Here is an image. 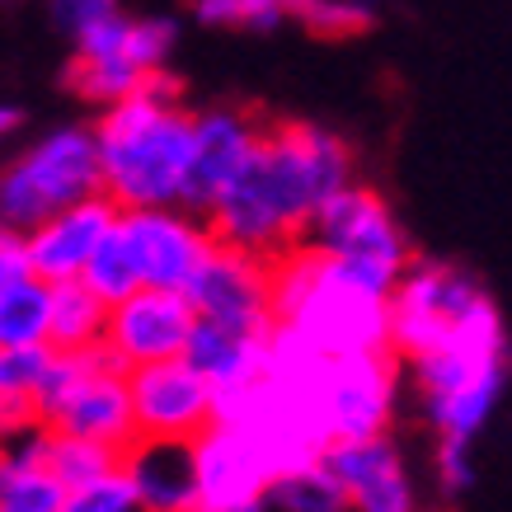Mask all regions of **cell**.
I'll list each match as a JSON object with an SVG mask.
<instances>
[{
    "instance_id": "6da1fadb",
    "label": "cell",
    "mask_w": 512,
    "mask_h": 512,
    "mask_svg": "<svg viewBox=\"0 0 512 512\" xmlns=\"http://www.w3.org/2000/svg\"><path fill=\"white\" fill-rule=\"evenodd\" d=\"M353 146L320 123H264L254 156L217 207L207 212V231L217 245L245 249L254 259H282L311 231L315 212L339 188L353 184Z\"/></svg>"
},
{
    "instance_id": "7a4b0ae2",
    "label": "cell",
    "mask_w": 512,
    "mask_h": 512,
    "mask_svg": "<svg viewBox=\"0 0 512 512\" xmlns=\"http://www.w3.org/2000/svg\"><path fill=\"white\" fill-rule=\"evenodd\" d=\"M90 132L94 160H99V193L118 212L179 207L188 141H193V109L132 94L99 113Z\"/></svg>"
},
{
    "instance_id": "3957f363",
    "label": "cell",
    "mask_w": 512,
    "mask_h": 512,
    "mask_svg": "<svg viewBox=\"0 0 512 512\" xmlns=\"http://www.w3.org/2000/svg\"><path fill=\"white\" fill-rule=\"evenodd\" d=\"M273 320L320 357L390 353V311L320 249L296 245L273 259Z\"/></svg>"
},
{
    "instance_id": "277c9868",
    "label": "cell",
    "mask_w": 512,
    "mask_h": 512,
    "mask_svg": "<svg viewBox=\"0 0 512 512\" xmlns=\"http://www.w3.org/2000/svg\"><path fill=\"white\" fill-rule=\"evenodd\" d=\"M390 353L414 362V357L442 353V348H466V343H508L503 339V315L498 301L456 264L414 259L390 287Z\"/></svg>"
},
{
    "instance_id": "5b68a950",
    "label": "cell",
    "mask_w": 512,
    "mask_h": 512,
    "mask_svg": "<svg viewBox=\"0 0 512 512\" xmlns=\"http://www.w3.org/2000/svg\"><path fill=\"white\" fill-rule=\"evenodd\" d=\"M301 245L320 249L329 264L348 273L357 287H367L372 296L390 301V287L400 282V273L414 264L409 235L395 221L390 202L367 184H348L315 212L311 231Z\"/></svg>"
},
{
    "instance_id": "8992f818",
    "label": "cell",
    "mask_w": 512,
    "mask_h": 512,
    "mask_svg": "<svg viewBox=\"0 0 512 512\" xmlns=\"http://www.w3.org/2000/svg\"><path fill=\"white\" fill-rule=\"evenodd\" d=\"M33 419L57 437H80L94 447L123 456L137 442L132 428V400H127V372L113 367L104 348L90 353H52L47 381L33 400Z\"/></svg>"
},
{
    "instance_id": "52a82bcc",
    "label": "cell",
    "mask_w": 512,
    "mask_h": 512,
    "mask_svg": "<svg viewBox=\"0 0 512 512\" xmlns=\"http://www.w3.org/2000/svg\"><path fill=\"white\" fill-rule=\"evenodd\" d=\"M90 198H99L90 127H52L0 170V226L15 231H29Z\"/></svg>"
},
{
    "instance_id": "ba28073f",
    "label": "cell",
    "mask_w": 512,
    "mask_h": 512,
    "mask_svg": "<svg viewBox=\"0 0 512 512\" xmlns=\"http://www.w3.org/2000/svg\"><path fill=\"white\" fill-rule=\"evenodd\" d=\"M503 348L508 343H466V348H442L409 362V381L419 390V404L437 437L475 442L489 428L503 400V381H508Z\"/></svg>"
},
{
    "instance_id": "9c48e42d",
    "label": "cell",
    "mask_w": 512,
    "mask_h": 512,
    "mask_svg": "<svg viewBox=\"0 0 512 512\" xmlns=\"http://www.w3.org/2000/svg\"><path fill=\"white\" fill-rule=\"evenodd\" d=\"M179 43V24L174 19H137L118 15L99 24L94 33L76 38V57L66 66V85L71 94L90 99L99 109H113L132 94H141L151 71L170 66V52Z\"/></svg>"
},
{
    "instance_id": "30bf717a",
    "label": "cell",
    "mask_w": 512,
    "mask_h": 512,
    "mask_svg": "<svg viewBox=\"0 0 512 512\" xmlns=\"http://www.w3.org/2000/svg\"><path fill=\"white\" fill-rule=\"evenodd\" d=\"M400 357L395 353H357V357H325L320 386H315V414L325 447L334 442H362L386 437L400 409Z\"/></svg>"
},
{
    "instance_id": "8fae6325",
    "label": "cell",
    "mask_w": 512,
    "mask_h": 512,
    "mask_svg": "<svg viewBox=\"0 0 512 512\" xmlns=\"http://www.w3.org/2000/svg\"><path fill=\"white\" fill-rule=\"evenodd\" d=\"M113 240L132 264V278L146 292H184L202 259L212 254L207 221L184 207H151V212H118Z\"/></svg>"
},
{
    "instance_id": "7c38bea8",
    "label": "cell",
    "mask_w": 512,
    "mask_h": 512,
    "mask_svg": "<svg viewBox=\"0 0 512 512\" xmlns=\"http://www.w3.org/2000/svg\"><path fill=\"white\" fill-rule=\"evenodd\" d=\"M184 301L198 325L226 329V334H254L264 339L278 329L273 320V264L254 259L245 249L212 245L193 282L184 287Z\"/></svg>"
},
{
    "instance_id": "4fadbf2b",
    "label": "cell",
    "mask_w": 512,
    "mask_h": 512,
    "mask_svg": "<svg viewBox=\"0 0 512 512\" xmlns=\"http://www.w3.org/2000/svg\"><path fill=\"white\" fill-rule=\"evenodd\" d=\"M132 428L146 442H198L217 423V395L184 357L127 372Z\"/></svg>"
},
{
    "instance_id": "5bb4252c",
    "label": "cell",
    "mask_w": 512,
    "mask_h": 512,
    "mask_svg": "<svg viewBox=\"0 0 512 512\" xmlns=\"http://www.w3.org/2000/svg\"><path fill=\"white\" fill-rule=\"evenodd\" d=\"M264 132V118L249 109H202L193 113V141H188V170H184V193L179 207L193 217H207L217 198L240 179L245 160L254 156Z\"/></svg>"
},
{
    "instance_id": "9a60e30c",
    "label": "cell",
    "mask_w": 512,
    "mask_h": 512,
    "mask_svg": "<svg viewBox=\"0 0 512 512\" xmlns=\"http://www.w3.org/2000/svg\"><path fill=\"white\" fill-rule=\"evenodd\" d=\"M188 334H193V311H188L184 292H146L141 287V292L123 296L118 306H109L99 348L113 357V367L137 372V367L184 357Z\"/></svg>"
},
{
    "instance_id": "2e32d148",
    "label": "cell",
    "mask_w": 512,
    "mask_h": 512,
    "mask_svg": "<svg viewBox=\"0 0 512 512\" xmlns=\"http://www.w3.org/2000/svg\"><path fill=\"white\" fill-rule=\"evenodd\" d=\"M343 503L353 512H419V494L409 480L400 447L386 437H362V442H334L320 451Z\"/></svg>"
},
{
    "instance_id": "e0dca14e",
    "label": "cell",
    "mask_w": 512,
    "mask_h": 512,
    "mask_svg": "<svg viewBox=\"0 0 512 512\" xmlns=\"http://www.w3.org/2000/svg\"><path fill=\"white\" fill-rule=\"evenodd\" d=\"M118 207L104 193L80 207H66L57 217L38 221L24 231V254H29V278L43 287H62V282H80L85 264L94 259V249L113 235Z\"/></svg>"
},
{
    "instance_id": "ac0fdd59",
    "label": "cell",
    "mask_w": 512,
    "mask_h": 512,
    "mask_svg": "<svg viewBox=\"0 0 512 512\" xmlns=\"http://www.w3.org/2000/svg\"><path fill=\"white\" fill-rule=\"evenodd\" d=\"M193 447V480H198V508H226V503H264L273 466L264 447L231 423H212Z\"/></svg>"
},
{
    "instance_id": "d6986e66",
    "label": "cell",
    "mask_w": 512,
    "mask_h": 512,
    "mask_svg": "<svg viewBox=\"0 0 512 512\" xmlns=\"http://www.w3.org/2000/svg\"><path fill=\"white\" fill-rule=\"evenodd\" d=\"M118 470L132 484L141 512H198V480H193V447L188 442L137 437L118 456Z\"/></svg>"
},
{
    "instance_id": "ffe728a7",
    "label": "cell",
    "mask_w": 512,
    "mask_h": 512,
    "mask_svg": "<svg viewBox=\"0 0 512 512\" xmlns=\"http://www.w3.org/2000/svg\"><path fill=\"white\" fill-rule=\"evenodd\" d=\"M268 339H254V334H226V329H212V325H198L193 320V334L184 343V362L193 372L212 386V395L231 400L240 390H249L268 367Z\"/></svg>"
},
{
    "instance_id": "44dd1931",
    "label": "cell",
    "mask_w": 512,
    "mask_h": 512,
    "mask_svg": "<svg viewBox=\"0 0 512 512\" xmlns=\"http://www.w3.org/2000/svg\"><path fill=\"white\" fill-rule=\"evenodd\" d=\"M109 306L94 301L80 282L47 287V348L52 353H90L104 339Z\"/></svg>"
},
{
    "instance_id": "7402d4cb",
    "label": "cell",
    "mask_w": 512,
    "mask_h": 512,
    "mask_svg": "<svg viewBox=\"0 0 512 512\" xmlns=\"http://www.w3.org/2000/svg\"><path fill=\"white\" fill-rule=\"evenodd\" d=\"M264 503H273L282 512H348V503H343L339 484H334L325 461H306V466L278 475V480L268 484Z\"/></svg>"
},
{
    "instance_id": "603a6c76",
    "label": "cell",
    "mask_w": 512,
    "mask_h": 512,
    "mask_svg": "<svg viewBox=\"0 0 512 512\" xmlns=\"http://www.w3.org/2000/svg\"><path fill=\"white\" fill-rule=\"evenodd\" d=\"M47 343V287L38 278L0 292V348H38Z\"/></svg>"
},
{
    "instance_id": "cb8c5ba5",
    "label": "cell",
    "mask_w": 512,
    "mask_h": 512,
    "mask_svg": "<svg viewBox=\"0 0 512 512\" xmlns=\"http://www.w3.org/2000/svg\"><path fill=\"white\" fill-rule=\"evenodd\" d=\"M43 470L62 484L66 494L80 489V484H94L118 470V451L94 447V442H80V437H57L47 433V451H43Z\"/></svg>"
},
{
    "instance_id": "d4e9b609",
    "label": "cell",
    "mask_w": 512,
    "mask_h": 512,
    "mask_svg": "<svg viewBox=\"0 0 512 512\" xmlns=\"http://www.w3.org/2000/svg\"><path fill=\"white\" fill-rule=\"evenodd\" d=\"M47 367H52V348L38 343V348H0V400L33 414V400L47 381Z\"/></svg>"
},
{
    "instance_id": "484cf974",
    "label": "cell",
    "mask_w": 512,
    "mask_h": 512,
    "mask_svg": "<svg viewBox=\"0 0 512 512\" xmlns=\"http://www.w3.org/2000/svg\"><path fill=\"white\" fill-rule=\"evenodd\" d=\"M193 15H198V24H207V29L268 33L287 19V10H282V0H193Z\"/></svg>"
},
{
    "instance_id": "4316f807",
    "label": "cell",
    "mask_w": 512,
    "mask_h": 512,
    "mask_svg": "<svg viewBox=\"0 0 512 512\" xmlns=\"http://www.w3.org/2000/svg\"><path fill=\"white\" fill-rule=\"evenodd\" d=\"M66 489L43 466H24L0 475V512H62Z\"/></svg>"
},
{
    "instance_id": "83f0119b",
    "label": "cell",
    "mask_w": 512,
    "mask_h": 512,
    "mask_svg": "<svg viewBox=\"0 0 512 512\" xmlns=\"http://www.w3.org/2000/svg\"><path fill=\"white\" fill-rule=\"evenodd\" d=\"M80 287H85L94 301H104V306H118L123 296L141 292L137 278H132V264H127V254L118 249V240H113V235L94 249V259L85 264V273H80Z\"/></svg>"
},
{
    "instance_id": "f1b7e54d",
    "label": "cell",
    "mask_w": 512,
    "mask_h": 512,
    "mask_svg": "<svg viewBox=\"0 0 512 512\" xmlns=\"http://www.w3.org/2000/svg\"><path fill=\"white\" fill-rule=\"evenodd\" d=\"M296 19H306L311 33L325 38H348V33H367L376 24V5L367 0H306V10Z\"/></svg>"
},
{
    "instance_id": "f546056e",
    "label": "cell",
    "mask_w": 512,
    "mask_h": 512,
    "mask_svg": "<svg viewBox=\"0 0 512 512\" xmlns=\"http://www.w3.org/2000/svg\"><path fill=\"white\" fill-rule=\"evenodd\" d=\"M62 512H141V503H137V494H132V484L123 480V470H113L104 480L71 489Z\"/></svg>"
},
{
    "instance_id": "4dcf8cb0",
    "label": "cell",
    "mask_w": 512,
    "mask_h": 512,
    "mask_svg": "<svg viewBox=\"0 0 512 512\" xmlns=\"http://www.w3.org/2000/svg\"><path fill=\"white\" fill-rule=\"evenodd\" d=\"M47 10H52V24L76 43V38L94 33L99 24L123 15V0H47Z\"/></svg>"
},
{
    "instance_id": "1f68e13d",
    "label": "cell",
    "mask_w": 512,
    "mask_h": 512,
    "mask_svg": "<svg viewBox=\"0 0 512 512\" xmlns=\"http://www.w3.org/2000/svg\"><path fill=\"white\" fill-rule=\"evenodd\" d=\"M437 484L447 494H466L475 484V451L470 442H451V437H437Z\"/></svg>"
},
{
    "instance_id": "d6a6232c",
    "label": "cell",
    "mask_w": 512,
    "mask_h": 512,
    "mask_svg": "<svg viewBox=\"0 0 512 512\" xmlns=\"http://www.w3.org/2000/svg\"><path fill=\"white\" fill-rule=\"evenodd\" d=\"M29 278V254H24V231L0 226V292H10L15 282Z\"/></svg>"
},
{
    "instance_id": "836d02e7",
    "label": "cell",
    "mask_w": 512,
    "mask_h": 512,
    "mask_svg": "<svg viewBox=\"0 0 512 512\" xmlns=\"http://www.w3.org/2000/svg\"><path fill=\"white\" fill-rule=\"evenodd\" d=\"M24 419H33V414H24V409H15V404H5V400H0V437L10 433L15 423H24Z\"/></svg>"
},
{
    "instance_id": "e575fe53",
    "label": "cell",
    "mask_w": 512,
    "mask_h": 512,
    "mask_svg": "<svg viewBox=\"0 0 512 512\" xmlns=\"http://www.w3.org/2000/svg\"><path fill=\"white\" fill-rule=\"evenodd\" d=\"M19 123H24V118H19V109H10V104H0V141H5V137H15Z\"/></svg>"
},
{
    "instance_id": "d590c367",
    "label": "cell",
    "mask_w": 512,
    "mask_h": 512,
    "mask_svg": "<svg viewBox=\"0 0 512 512\" xmlns=\"http://www.w3.org/2000/svg\"><path fill=\"white\" fill-rule=\"evenodd\" d=\"M198 512H268V503H226V508H198Z\"/></svg>"
}]
</instances>
